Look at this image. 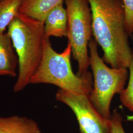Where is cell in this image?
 Listing matches in <instances>:
<instances>
[{
	"mask_svg": "<svg viewBox=\"0 0 133 133\" xmlns=\"http://www.w3.org/2000/svg\"><path fill=\"white\" fill-rule=\"evenodd\" d=\"M0 133H42L38 123L26 116H0Z\"/></svg>",
	"mask_w": 133,
	"mask_h": 133,
	"instance_id": "9c48e42d",
	"label": "cell"
},
{
	"mask_svg": "<svg viewBox=\"0 0 133 133\" xmlns=\"http://www.w3.org/2000/svg\"><path fill=\"white\" fill-rule=\"evenodd\" d=\"M125 12V28L130 38L133 35V0H122Z\"/></svg>",
	"mask_w": 133,
	"mask_h": 133,
	"instance_id": "4fadbf2b",
	"label": "cell"
},
{
	"mask_svg": "<svg viewBox=\"0 0 133 133\" xmlns=\"http://www.w3.org/2000/svg\"><path fill=\"white\" fill-rule=\"evenodd\" d=\"M92 16V35L102 48V59L111 68L128 69L132 49L125 28L122 0H88Z\"/></svg>",
	"mask_w": 133,
	"mask_h": 133,
	"instance_id": "6da1fadb",
	"label": "cell"
},
{
	"mask_svg": "<svg viewBox=\"0 0 133 133\" xmlns=\"http://www.w3.org/2000/svg\"><path fill=\"white\" fill-rule=\"evenodd\" d=\"M18 60L8 33H0V76H17Z\"/></svg>",
	"mask_w": 133,
	"mask_h": 133,
	"instance_id": "ba28073f",
	"label": "cell"
},
{
	"mask_svg": "<svg viewBox=\"0 0 133 133\" xmlns=\"http://www.w3.org/2000/svg\"><path fill=\"white\" fill-rule=\"evenodd\" d=\"M64 0H23L19 13L44 22L48 14Z\"/></svg>",
	"mask_w": 133,
	"mask_h": 133,
	"instance_id": "30bf717a",
	"label": "cell"
},
{
	"mask_svg": "<svg viewBox=\"0 0 133 133\" xmlns=\"http://www.w3.org/2000/svg\"><path fill=\"white\" fill-rule=\"evenodd\" d=\"M64 0L55 7L48 14L44 21L45 36L66 37L68 34V17Z\"/></svg>",
	"mask_w": 133,
	"mask_h": 133,
	"instance_id": "52a82bcc",
	"label": "cell"
},
{
	"mask_svg": "<svg viewBox=\"0 0 133 133\" xmlns=\"http://www.w3.org/2000/svg\"><path fill=\"white\" fill-rule=\"evenodd\" d=\"M68 17L66 38L71 55L78 63L76 75L82 76L89 65L88 45L92 35V16L88 0H64Z\"/></svg>",
	"mask_w": 133,
	"mask_h": 133,
	"instance_id": "5b68a950",
	"label": "cell"
},
{
	"mask_svg": "<svg viewBox=\"0 0 133 133\" xmlns=\"http://www.w3.org/2000/svg\"><path fill=\"white\" fill-rule=\"evenodd\" d=\"M112 133H126L123 126V118L116 109L114 110L110 117Z\"/></svg>",
	"mask_w": 133,
	"mask_h": 133,
	"instance_id": "5bb4252c",
	"label": "cell"
},
{
	"mask_svg": "<svg viewBox=\"0 0 133 133\" xmlns=\"http://www.w3.org/2000/svg\"><path fill=\"white\" fill-rule=\"evenodd\" d=\"M23 0H0V33H4L19 14Z\"/></svg>",
	"mask_w": 133,
	"mask_h": 133,
	"instance_id": "8fae6325",
	"label": "cell"
},
{
	"mask_svg": "<svg viewBox=\"0 0 133 133\" xmlns=\"http://www.w3.org/2000/svg\"><path fill=\"white\" fill-rule=\"evenodd\" d=\"M71 55L69 43L62 52L58 53L53 49L49 38H45L42 61L30 84H50L72 93L90 96L93 90L92 75L89 71L82 76L74 74Z\"/></svg>",
	"mask_w": 133,
	"mask_h": 133,
	"instance_id": "3957f363",
	"label": "cell"
},
{
	"mask_svg": "<svg viewBox=\"0 0 133 133\" xmlns=\"http://www.w3.org/2000/svg\"><path fill=\"white\" fill-rule=\"evenodd\" d=\"M129 71V77L128 85L120 92L119 97L122 104L133 112V48Z\"/></svg>",
	"mask_w": 133,
	"mask_h": 133,
	"instance_id": "7c38bea8",
	"label": "cell"
},
{
	"mask_svg": "<svg viewBox=\"0 0 133 133\" xmlns=\"http://www.w3.org/2000/svg\"><path fill=\"white\" fill-rule=\"evenodd\" d=\"M55 99L72 110L81 133H112L110 120L105 118L95 109L89 96L76 94L59 89Z\"/></svg>",
	"mask_w": 133,
	"mask_h": 133,
	"instance_id": "8992f818",
	"label": "cell"
},
{
	"mask_svg": "<svg viewBox=\"0 0 133 133\" xmlns=\"http://www.w3.org/2000/svg\"><path fill=\"white\" fill-rule=\"evenodd\" d=\"M8 34L18 60V75L14 86L15 93L30 84L42 61L45 38L44 22L19 13L10 24Z\"/></svg>",
	"mask_w": 133,
	"mask_h": 133,
	"instance_id": "7a4b0ae2",
	"label": "cell"
},
{
	"mask_svg": "<svg viewBox=\"0 0 133 133\" xmlns=\"http://www.w3.org/2000/svg\"><path fill=\"white\" fill-rule=\"evenodd\" d=\"M89 65L94 77V87L89 99L95 109L106 119L111 116L110 105L115 94L125 88L129 79L128 69L109 68L98 51V44L93 37L89 45Z\"/></svg>",
	"mask_w": 133,
	"mask_h": 133,
	"instance_id": "277c9868",
	"label": "cell"
}]
</instances>
